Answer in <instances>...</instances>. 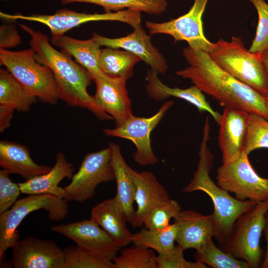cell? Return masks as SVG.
<instances>
[{
  "instance_id": "6da1fadb",
  "label": "cell",
  "mask_w": 268,
  "mask_h": 268,
  "mask_svg": "<svg viewBox=\"0 0 268 268\" xmlns=\"http://www.w3.org/2000/svg\"><path fill=\"white\" fill-rule=\"evenodd\" d=\"M183 55L189 66L176 71L177 75L190 79L221 106L243 110L268 120V106L264 95L223 70L206 52L188 47Z\"/></svg>"
},
{
  "instance_id": "7a4b0ae2",
  "label": "cell",
  "mask_w": 268,
  "mask_h": 268,
  "mask_svg": "<svg viewBox=\"0 0 268 268\" xmlns=\"http://www.w3.org/2000/svg\"><path fill=\"white\" fill-rule=\"evenodd\" d=\"M19 26L31 37L29 44L35 58L52 71L56 82L59 99L72 107L88 109L101 120H112L95 102L87 88L92 79L89 72L66 52L59 51L50 43L48 36L27 25Z\"/></svg>"
},
{
  "instance_id": "3957f363",
  "label": "cell",
  "mask_w": 268,
  "mask_h": 268,
  "mask_svg": "<svg viewBox=\"0 0 268 268\" xmlns=\"http://www.w3.org/2000/svg\"><path fill=\"white\" fill-rule=\"evenodd\" d=\"M209 133V118L207 117L203 129L197 170L190 182L181 191L191 193L201 191L211 199L214 207L212 214L215 229L214 237L221 246L230 235L236 220L242 214L254 207L258 202L250 200L240 201L212 181L209 173L213 166L214 156L207 146Z\"/></svg>"
},
{
  "instance_id": "277c9868",
  "label": "cell",
  "mask_w": 268,
  "mask_h": 268,
  "mask_svg": "<svg viewBox=\"0 0 268 268\" xmlns=\"http://www.w3.org/2000/svg\"><path fill=\"white\" fill-rule=\"evenodd\" d=\"M206 53L221 68L262 95H268V76L260 55L250 52L241 38L220 39Z\"/></svg>"
},
{
  "instance_id": "5b68a950",
  "label": "cell",
  "mask_w": 268,
  "mask_h": 268,
  "mask_svg": "<svg viewBox=\"0 0 268 268\" xmlns=\"http://www.w3.org/2000/svg\"><path fill=\"white\" fill-rule=\"evenodd\" d=\"M0 62L31 94L46 103L57 102L59 97L53 73L36 60L31 48L14 52L0 49Z\"/></svg>"
},
{
  "instance_id": "8992f818",
  "label": "cell",
  "mask_w": 268,
  "mask_h": 268,
  "mask_svg": "<svg viewBox=\"0 0 268 268\" xmlns=\"http://www.w3.org/2000/svg\"><path fill=\"white\" fill-rule=\"evenodd\" d=\"M268 200L258 202L234 223L230 235L220 249L244 261L250 268H260L264 255L260 239L266 223Z\"/></svg>"
},
{
  "instance_id": "52a82bcc",
  "label": "cell",
  "mask_w": 268,
  "mask_h": 268,
  "mask_svg": "<svg viewBox=\"0 0 268 268\" xmlns=\"http://www.w3.org/2000/svg\"><path fill=\"white\" fill-rule=\"evenodd\" d=\"M44 209L50 220L60 221L68 212V205L64 199L49 195H30L17 200L10 209L0 213V259L4 253L19 240L17 228L31 212Z\"/></svg>"
},
{
  "instance_id": "ba28073f",
  "label": "cell",
  "mask_w": 268,
  "mask_h": 268,
  "mask_svg": "<svg viewBox=\"0 0 268 268\" xmlns=\"http://www.w3.org/2000/svg\"><path fill=\"white\" fill-rule=\"evenodd\" d=\"M216 174V184L237 199L256 202L268 200V178L259 176L243 151L234 160L222 163Z\"/></svg>"
},
{
  "instance_id": "9c48e42d",
  "label": "cell",
  "mask_w": 268,
  "mask_h": 268,
  "mask_svg": "<svg viewBox=\"0 0 268 268\" xmlns=\"http://www.w3.org/2000/svg\"><path fill=\"white\" fill-rule=\"evenodd\" d=\"M111 162V149L106 148L87 154L78 170L73 174L69 185L63 188L64 199L82 203L92 199L96 189L101 183L115 180Z\"/></svg>"
},
{
  "instance_id": "30bf717a",
  "label": "cell",
  "mask_w": 268,
  "mask_h": 268,
  "mask_svg": "<svg viewBox=\"0 0 268 268\" xmlns=\"http://www.w3.org/2000/svg\"><path fill=\"white\" fill-rule=\"evenodd\" d=\"M0 16L6 20L21 19L42 23L50 29L52 35L64 34L71 28L90 21H118L126 23L133 27L140 24L141 22L140 12L131 9L102 14H90L61 9L53 14H33L29 15L9 14L0 12Z\"/></svg>"
},
{
  "instance_id": "8fae6325",
  "label": "cell",
  "mask_w": 268,
  "mask_h": 268,
  "mask_svg": "<svg viewBox=\"0 0 268 268\" xmlns=\"http://www.w3.org/2000/svg\"><path fill=\"white\" fill-rule=\"evenodd\" d=\"M173 104V101L165 102L156 114L148 118L133 115L121 125L114 129H105L104 132L107 135L132 141L136 147L133 154V159L138 165H154L159 160L151 147L150 134Z\"/></svg>"
},
{
  "instance_id": "7c38bea8",
  "label": "cell",
  "mask_w": 268,
  "mask_h": 268,
  "mask_svg": "<svg viewBox=\"0 0 268 268\" xmlns=\"http://www.w3.org/2000/svg\"><path fill=\"white\" fill-rule=\"evenodd\" d=\"M208 0H195L192 7L184 15L164 22L147 21L146 26L151 35H169L174 42L184 40L191 49L206 52L212 42L204 35L202 16Z\"/></svg>"
},
{
  "instance_id": "4fadbf2b",
  "label": "cell",
  "mask_w": 268,
  "mask_h": 268,
  "mask_svg": "<svg viewBox=\"0 0 268 268\" xmlns=\"http://www.w3.org/2000/svg\"><path fill=\"white\" fill-rule=\"evenodd\" d=\"M51 230L71 239L82 250L110 261L123 248L91 219L53 226Z\"/></svg>"
},
{
  "instance_id": "5bb4252c",
  "label": "cell",
  "mask_w": 268,
  "mask_h": 268,
  "mask_svg": "<svg viewBox=\"0 0 268 268\" xmlns=\"http://www.w3.org/2000/svg\"><path fill=\"white\" fill-rule=\"evenodd\" d=\"M12 248L14 268H64V250L52 240L29 236Z\"/></svg>"
},
{
  "instance_id": "9a60e30c",
  "label": "cell",
  "mask_w": 268,
  "mask_h": 268,
  "mask_svg": "<svg viewBox=\"0 0 268 268\" xmlns=\"http://www.w3.org/2000/svg\"><path fill=\"white\" fill-rule=\"evenodd\" d=\"M133 28V32L122 37L110 38L96 33H93L92 37L100 46L124 49L137 56L157 74L165 73L168 69L166 60L159 50L152 45L150 37L140 24Z\"/></svg>"
},
{
  "instance_id": "2e32d148",
  "label": "cell",
  "mask_w": 268,
  "mask_h": 268,
  "mask_svg": "<svg viewBox=\"0 0 268 268\" xmlns=\"http://www.w3.org/2000/svg\"><path fill=\"white\" fill-rule=\"evenodd\" d=\"M94 80L96 86V92L93 96L94 101L115 120L116 126L133 115L126 79L104 73Z\"/></svg>"
},
{
  "instance_id": "e0dca14e",
  "label": "cell",
  "mask_w": 268,
  "mask_h": 268,
  "mask_svg": "<svg viewBox=\"0 0 268 268\" xmlns=\"http://www.w3.org/2000/svg\"><path fill=\"white\" fill-rule=\"evenodd\" d=\"M249 120L250 113L246 111L224 107L218 137L222 163L234 160L243 151Z\"/></svg>"
},
{
  "instance_id": "ac0fdd59",
  "label": "cell",
  "mask_w": 268,
  "mask_h": 268,
  "mask_svg": "<svg viewBox=\"0 0 268 268\" xmlns=\"http://www.w3.org/2000/svg\"><path fill=\"white\" fill-rule=\"evenodd\" d=\"M177 227L176 242L184 251L200 249L214 237L212 214L203 215L193 210H181L174 218Z\"/></svg>"
},
{
  "instance_id": "d6986e66",
  "label": "cell",
  "mask_w": 268,
  "mask_h": 268,
  "mask_svg": "<svg viewBox=\"0 0 268 268\" xmlns=\"http://www.w3.org/2000/svg\"><path fill=\"white\" fill-rule=\"evenodd\" d=\"M132 176L137 209L131 225L136 228L143 225L145 216L155 206L170 198L165 188L152 172L133 169Z\"/></svg>"
},
{
  "instance_id": "ffe728a7",
  "label": "cell",
  "mask_w": 268,
  "mask_h": 268,
  "mask_svg": "<svg viewBox=\"0 0 268 268\" xmlns=\"http://www.w3.org/2000/svg\"><path fill=\"white\" fill-rule=\"evenodd\" d=\"M157 73L150 69L148 71L145 79L147 83L145 90L148 95L157 101L169 97L183 99L194 105L200 112H207L218 124L221 114L214 110L206 101L202 92L196 86L182 89L170 87L164 84L158 78Z\"/></svg>"
},
{
  "instance_id": "44dd1931",
  "label": "cell",
  "mask_w": 268,
  "mask_h": 268,
  "mask_svg": "<svg viewBox=\"0 0 268 268\" xmlns=\"http://www.w3.org/2000/svg\"><path fill=\"white\" fill-rule=\"evenodd\" d=\"M90 219L123 247L132 243L125 213L115 197L105 200L91 209Z\"/></svg>"
},
{
  "instance_id": "7402d4cb",
  "label": "cell",
  "mask_w": 268,
  "mask_h": 268,
  "mask_svg": "<svg viewBox=\"0 0 268 268\" xmlns=\"http://www.w3.org/2000/svg\"><path fill=\"white\" fill-rule=\"evenodd\" d=\"M74 170L73 164L63 152L56 156V162L48 173L37 176L23 183H18L21 193L27 195L49 194L64 198L65 191L59 186L65 178L71 179Z\"/></svg>"
},
{
  "instance_id": "603a6c76",
  "label": "cell",
  "mask_w": 268,
  "mask_h": 268,
  "mask_svg": "<svg viewBox=\"0 0 268 268\" xmlns=\"http://www.w3.org/2000/svg\"><path fill=\"white\" fill-rule=\"evenodd\" d=\"M0 165L9 174H18L25 181L47 173L52 169L34 162L26 146L7 140L0 142Z\"/></svg>"
},
{
  "instance_id": "cb8c5ba5",
  "label": "cell",
  "mask_w": 268,
  "mask_h": 268,
  "mask_svg": "<svg viewBox=\"0 0 268 268\" xmlns=\"http://www.w3.org/2000/svg\"><path fill=\"white\" fill-rule=\"evenodd\" d=\"M51 43L61 48L85 68L93 80L104 74L100 65V46L92 37L80 40L63 35H52Z\"/></svg>"
},
{
  "instance_id": "d4e9b609",
  "label": "cell",
  "mask_w": 268,
  "mask_h": 268,
  "mask_svg": "<svg viewBox=\"0 0 268 268\" xmlns=\"http://www.w3.org/2000/svg\"><path fill=\"white\" fill-rule=\"evenodd\" d=\"M111 162L115 173L117 193L115 197L123 208L128 222L132 224L135 210L134 208L135 186L132 170L126 163L121 153L119 145L110 142Z\"/></svg>"
},
{
  "instance_id": "484cf974",
  "label": "cell",
  "mask_w": 268,
  "mask_h": 268,
  "mask_svg": "<svg viewBox=\"0 0 268 268\" xmlns=\"http://www.w3.org/2000/svg\"><path fill=\"white\" fill-rule=\"evenodd\" d=\"M6 69H0V104L7 105L18 111L26 112L36 101Z\"/></svg>"
},
{
  "instance_id": "4316f807",
  "label": "cell",
  "mask_w": 268,
  "mask_h": 268,
  "mask_svg": "<svg viewBox=\"0 0 268 268\" xmlns=\"http://www.w3.org/2000/svg\"><path fill=\"white\" fill-rule=\"evenodd\" d=\"M140 61L137 56L125 50L108 47L101 51V67L109 76L127 80L133 75L134 66Z\"/></svg>"
},
{
  "instance_id": "83f0119b",
  "label": "cell",
  "mask_w": 268,
  "mask_h": 268,
  "mask_svg": "<svg viewBox=\"0 0 268 268\" xmlns=\"http://www.w3.org/2000/svg\"><path fill=\"white\" fill-rule=\"evenodd\" d=\"M177 227L173 223L159 229L149 230L142 228L138 232L132 234L134 244L151 249L158 254L170 252L175 247Z\"/></svg>"
},
{
  "instance_id": "f1b7e54d",
  "label": "cell",
  "mask_w": 268,
  "mask_h": 268,
  "mask_svg": "<svg viewBox=\"0 0 268 268\" xmlns=\"http://www.w3.org/2000/svg\"><path fill=\"white\" fill-rule=\"evenodd\" d=\"M63 4L71 2H86L103 7L105 12L119 11L124 8L143 11L150 14H159L167 6V0H61Z\"/></svg>"
},
{
  "instance_id": "f546056e",
  "label": "cell",
  "mask_w": 268,
  "mask_h": 268,
  "mask_svg": "<svg viewBox=\"0 0 268 268\" xmlns=\"http://www.w3.org/2000/svg\"><path fill=\"white\" fill-rule=\"evenodd\" d=\"M195 260L213 268H250L244 261L237 259L217 248L212 239L196 250Z\"/></svg>"
},
{
  "instance_id": "4dcf8cb0",
  "label": "cell",
  "mask_w": 268,
  "mask_h": 268,
  "mask_svg": "<svg viewBox=\"0 0 268 268\" xmlns=\"http://www.w3.org/2000/svg\"><path fill=\"white\" fill-rule=\"evenodd\" d=\"M120 251L113 260L116 268H157L156 256L151 249L133 244Z\"/></svg>"
},
{
  "instance_id": "1f68e13d",
  "label": "cell",
  "mask_w": 268,
  "mask_h": 268,
  "mask_svg": "<svg viewBox=\"0 0 268 268\" xmlns=\"http://www.w3.org/2000/svg\"><path fill=\"white\" fill-rule=\"evenodd\" d=\"M64 268H116L114 262L93 255L76 246L64 249Z\"/></svg>"
},
{
  "instance_id": "d6a6232c",
  "label": "cell",
  "mask_w": 268,
  "mask_h": 268,
  "mask_svg": "<svg viewBox=\"0 0 268 268\" xmlns=\"http://www.w3.org/2000/svg\"><path fill=\"white\" fill-rule=\"evenodd\" d=\"M261 148H268V120L250 114V120L243 151L247 155Z\"/></svg>"
},
{
  "instance_id": "836d02e7",
  "label": "cell",
  "mask_w": 268,
  "mask_h": 268,
  "mask_svg": "<svg viewBox=\"0 0 268 268\" xmlns=\"http://www.w3.org/2000/svg\"><path fill=\"white\" fill-rule=\"evenodd\" d=\"M181 210L177 201L169 199L158 204L148 212L144 219L143 225L149 230L164 228Z\"/></svg>"
},
{
  "instance_id": "e575fe53",
  "label": "cell",
  "mask_w": 268,
  "mask_h": 268,
  "mask_svg": "<svg viewBox=\"0 0 268 268\" xmlns=\"http://www.w3.org/2000/svg\"><path fill=\"white\" fill-rule=\"evenodd\" d=\"M255 7L259 20L255 37L249 51L261 54L268 50V4L264 0H249Z\"/></svg>"
},
{
  "instance_id": "d590c367",
  "label": "cell",
  "mask_w": 268,
  "mask_h": 268,
  "mask_svg": "<svg viewBox=\"0 0 268 268\" xmlns=\"http://www.w3.org/2000/svg\"><path fill=\"white\" fill-rule=\"evenodd\" d=\"M184 250L178 245L170 252L158 254L156 258L157 268H207L205 264L197 261H187L184 257Z\"/></svg>"
},
{
  "instance_id": "8d00e7d4",
  "label": "cell",
  "mask_w": 268,
  "mask_h": 268,
  "mask_svg": "<svg viewBox=\"0 0 268 268\" xmlns=\"http://www.w3.org/2000/svg\"><path fill=\"white\" fill-rule=\"evenodd\" d=\"M9 174L5 169L0 170V213L11 207L21 193L18 183L12 182Z\"/></svg>"
},
{
  "instance_id": "74e56055",
  "label": "cell",
  "mask_w": 268,
  "mask_h": 268,
  "mask_svg": "<svg viewBox=\"0 0 268 268\" xmlns=\"http://www.w3.org/2000/svg\"><path fill=\"white\" fill-rule=\"evenodd\" d=\"M0 34V49L13 47L21 43L20 37L14 25H1Z\"/></svg>"
},
{
  "instance_id": "f35d334b",
  "label": "cell",
  "mask_w": 268,
  "mask_h": 268,
  "mask_svg": "<svg viewBox=\"0 0 268 268\" xmlns=\"http://www.w3.org/2000/svg\"><path fill=\"white\" fill-rule=\"evenodd\" d=\"M14 109L10 106L0 104V131L3 132L10 126Z\"/></svg>"
},
{
  "instance_id": "ab89813d",
  "label": "cell",
  "mask_w": 268,
  "mask_h": 268,
  "mask_svg": "<svg viewBox=\"0 0 268 268\" xmlns=\"http://www.w3.org/2000/svg\"><path fill=\"white\" fill-rule=\"evenodd\" d=\"M263 234L266 243V249L260 268H268V212L267 214L266 223L264 230Z\"/></svg>"
},
{
  "instance_id": "60d3db41",
  "label": "cell",
  "mask_w": 268,
  "mask_h": 268,
  "mask_svg": "<svg viewBox=\"0 0 268 268\" xmlns=\"http://www.w3.org/2000/svg\"><path fill=\"white\" fill-rule=\"evenodd\" d=\"M260 57L268 76V51L267 50L260 54Z\"/></svg>"
},
{
  "instance_id": "b9f144b4",
  "label": "cell",
  "mask_w": 268,
  "mask_h": 268,
  "mask_svg": "<svg viewBox=\"0 0 268 268\" xmlns=\"http://www.w3.org/2000/svg\"><path fill=\"white\" fill-rule=\"evenodd\" d=\"M265 100H266V101L267 103V105L268 106V95H266V96H265Z\"/></svg>"
},
{
  "instance_id": "7bdbcfd3",
  "label": "cell",
  "mask_w": 268,
  "mask_h": 268,
  "mask_svg": "<svg viewBox=\"0 0 268 268\" xmlns=\"http://www.w3.org/2000/svg\"></svg>"
},
{
  "instance_id": "ee69618b",
  "label": "cell",
  "mask_w": 268,
  "mask_h": 268,
  "mask_svg": "<svg viewBox=\"0 0 268 268\" xmlns=\"http://www.w3.org/2000/svg\"><path fill=\"white\" fill-rule=\"evenodd\" d=\"M267 51V50H266ZM267 51H268V50H267Z\"/></svg>"
}]
</instances>
